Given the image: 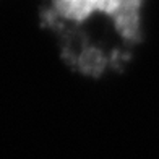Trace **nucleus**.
Returning a JSON list of instances; mask_svg holds the SVG:
<instances>
[{
  "label": "nucleus",
  "mask_w": 159,
  "mask_h": 159,
  "mask_svg": "<svg viewBox=\"0 0 159 159\" xmlns=\"http://www.w3.org/2000/svg\"><path fill=\"white\" fill-rule=\"evenodd\" d=\"M143 0H50V8L44 13L47 25L59 21L81 25L94 13L106 15L122 39L136 42L140 39V11Z\"/></svg>",
  "instance_id": "f257e3e1"
}]
</instances>
